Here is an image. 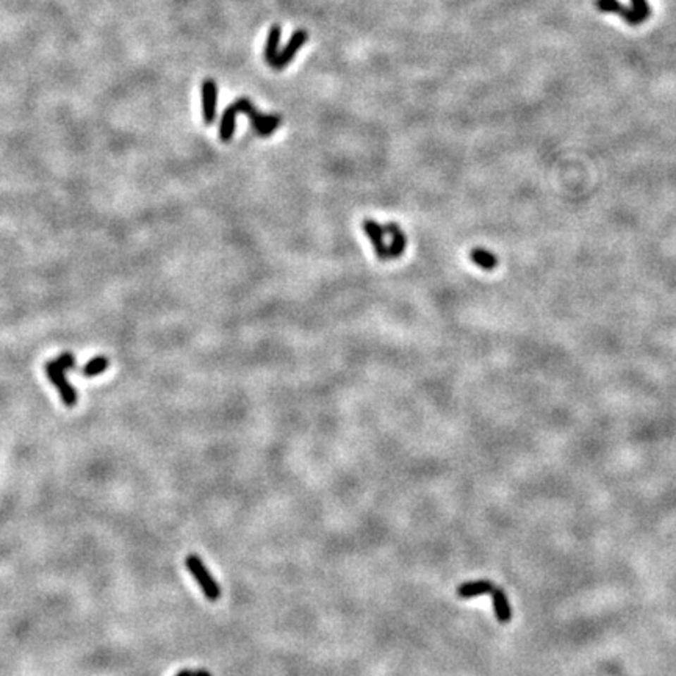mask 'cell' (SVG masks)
Listing matches in <instances>:
<instances>
[{
	"label": "cell",
	"instance_id": "17",
	"mask_svg": "<svg viewBox=\"0 0 676 676\" xmlns=\"http://www.w3.org/2000/svg\"><path fill=\"white\" fill-rule=\"evenodd\" d=\"M193 676H211V675H210L207 670H204V668H202V670L193 672Z\"/></svg>",
	"mask_w": 676,
	"mask_h": 676
},
{
	"label": "cell",
	"instance_id": "11",
	"mask_svg": "<svg viewBox=\"0 0 676 676\" xmlns=\"http://www.w3.org/2000/svg\"><path fill=\"white\" fill-rule=\"evenodd\" d=\"M469 259H472V262L474 263L476 266L486 269V271L495 269L496 265H498L496 255L492 254L490 251H487V249H484V247L472 249V252H469Z\"/></svg>",
	"mask_w": 676,
	"mask_h": 676
},
{
	"label": "cell",
	"instance_id": "10",
	"mask_svg": "<svg viewBox=\"0 0 676 676\" xmlns=\"http://www.w3.org/2000/svg\"><path fill=\"white\" fill-rule=\"evenodd\" d=\"M492 595H493V608H495V614H496L498 622H501V623L510 622V618H512V609H510V606H509V601H508L506 594H504L501 589L495 587V589L492 590Z\"/></svg>",
	"mask_w": 676,
	"mask_h": 676
},
{
	"label": "cell",
	"instance_id": "6",
	"mask_svg": "<svg viewBox=\"0 0 676 676\" xmlns=\"http://www.w3.org/2000/svg\"><path fill=\"white\" fill-rule=\"evenodd\" d=\"M595 6L600 11L618 14V16L625 19L629 25H639V24L644 23V19L640 18L634 10L622 5L620 2H618V0H595Z\"/></svg>",
	"mask_w": 676,
	"mask_h": 676
},
{
	"label": "cell",
	"instance_id": "15",
	"mask_svg": "<svg viewBox=\"0 0 676 676\" xmlns=\"http://www.w3.org/2000/svg\"><path fill=\"white\" fill-rule=\"evenodd\" d=\"M631 4H632V10H634L644 20L650 18L651 8L646 0H631Z\"/></svg>",
	"mask_w": 676,
	"mask_h": 676
},
{
	"label": "cell",
	"instance_id": "3",
	"mask_svg": "<svg viewBox=\"0 0 676 676\" xmlns=\"http://www.w3.org/2000/svg\"><path fill=\"white\" fill-rule=\"evenodd\" d=\"M46 373H47L49 379L54 382V386L56 387V390H59V393L61 396L63 402H65V405H68V407H74V405L77 404V391L68 382L66 376H65V373H66L65 369H61L59 365H56V362L54 360V362H47V364H46Z\"/></svg>",
	"mask_w": 676,
	"mask_h": 676
},
{
	"label": "cell",
	"instance_id": "7",
	"mask_svg": "<svg viewBox=\"0 0 676 676\" xmlns=\"http://www.w3.org/2000/svg\"><path fill=\"white\" fill-rule=\"evenodd\" d=\"M362 227H364L369 241H371L377 257H379L381 260H390L388 246L383 243V233H386L383 227L381 224H377L376 221H371V219H365V221L362 223Z\"/></svg>",
	"mask_w": 676,
	"mask_h": 676
},
{
	"label": "cell",
	"instance_id": "12",
	"mask_svg": "<svg viewBox=\"0 0 676 676\" xmlns=\"http://www.w3.org/2000/svg\"><path fill=\"white\" fill-rule=\"evenodd\" d=\"M238 111L235 110V106L231 105L227 106L226 111L223 113L221 118V125H219V137L224 141V143H229L233 137L235 132V119H237Z\"/></svg>",
	"mask_w": 676,
	"mask_h": 676
},
{
	"label": "cell",
	"instance_id": "4",
	"mask_svg": "<svg viewBox=\"0 0 676 676\" xmlns=\"http://www.w3.org/2000/svg\"><path fill=\"white\" fill-rule=\"evenodd\" d=\"M307 39H309V33L305 30L295 32L293 35H291L288 44L283 47L282 51H279V54H277L274 61L269 66L274 68V69H283L285 66H288L291 60L295 59V55L297 54V51H300V49L305 44V42H307Z\"/></svg>",
	"mask_w": 676,
	"mask_h": 676
},
{
	"label": "cell",
	"instance_id": "9",
	"mask_svg": "<svg viewBox=\"0 0 676 676\" xmlns=\"http://www.w3.org/2000/svg\"><path fill=\"white\" fill-rule=\"evenodd\" d=\"M495 586L490 581H472V582H465V584H460L457 587V595L460 598H473V596H478L482 594H492V590Z\"/></svg>",
	"mask_w": 676,
	"mask_h": 676
},
{
	"label": "cell",
	"instance_id": "5",
	"mask_svg": "<svg viewBox=\"0 0 676 676\" xmlns=\"http://www.w3.org/2000/svg\"><path fill=\"white\" fill-rule=\"evenodd\" d=\"M218 105V87L215 80H204L202 83V115L205 124H213L216 119Z\"/></svg>",
	"mask_w": 676,
	"mask_h": 676
},
{
	"label": "cell",
	"instance_id": "18",
	"mask_svg": "<svg viewBox=\"0 0 676 676\" xmlns=\"http://www.w3.org/2000/svg\"><path fill=\"white\" fill-rule=\"evenodd\" d=\"M176 676H193V672H191V670H182V672L177 673Z\"/></svg>",
	"mask_w": 676,
	"mask_h": 676
},
{
	"label": "cell",
	"instance_id": "8",
	"mask_svg": "<svg viewBox=\"0 0 676 676\" xmlns=\"http://www.w3.org/2000/svg\"><path fill=\"white\" fill-rule=\"evenodd\" d=\"M383 231L391 235V243L388 245V257L391 259H398L404 254L405 245H407V240H405L404 232L398 227L395 223L387 224L383 227Z\"/></svg>",
	"mask_w": 676,
	"mask_h": 676
},
{
	"label": "cell",
	"instance_id": "2",
	"mask_svg": "<svg viewBox=\"0 0 676 676\" xmlns=\"http://www.w3.org/2000/svg\"><path fill=\"white\" fill-rule=\"evenodd\" d=\"M185 565H187L190 573L193 574V578L196 579L199 587H201L205 598L209 601H218L221 598V589H219V584L210 574L209 568L205 567L201 558L196 556V554H190V556L185 559Z\"/></svg>",
	"mask_w": 676,
	"mask_h": 676
},
{
	"label": "cell",
	"instance_id": "16",
	"mask_svg": "<svg viewBox=\"0 0 676 676\" xmlns=\"http://www.w3.org/2000/svg\"><path fill=\"white\" fill-rule=\"evenodd\" d=\"M55 362L56 365H59L61 369H65V371L75 368V359L70 352H63L61 355H59V359H56Z\"/></svg>",
	"mask_w": 676,
	"mask_h": 676
},
{
	"label": "cell",
	"instance_id": "1",
	"mask_svg": "<svg viewBox=\"0 0 676 676\" xmlns=\"http://www.w3.org/2000/svg\"><path fill=\"white\" fill-rule=\"evenodd\" d=\"M232 105L238 113H243V115H246L249 119H251L254 130L257 132L260 137H269V135L274 133L281 127V123H282L281 116L262 115V113H259L257 109H255L254 104L246 97L238 99V101Z\"/></svg>",
	"mask_w": 676,
	"mask_h": 676
},
{
	"label": "cell",
	"instance_id": "14",
	"mask_svg": "<svg viewBox=\"0 0 676 676\" xmlns=\"http://www.w3.org/2000/svg\"><path fill=\"white\" fill-rule=\"evenodd\" d=\"M106 368H109V359L104 357V355H99V357L91 359L88 364L83 367L82 373L85 377H94L97 374L104 373Z\"/></svg>",
	"mask_w": 676,
	"mask_h": 676
},
{
	"label": "cell",
	"instance_id": "13",
	"mask_svg": "<svg viewBox=\"0 0 676 676\" xmlns=\"http://www.w3.org/2000/svg\"><path fill=\"white\" fill-rule=\"evenodd\" d=\"M281 37H282V28L279 24H276L271 27L269 30L268 39H266V46H265V59L266 61L271 65L274 59L279 54V44H281Z\"/></svg>",
	"mask_w": 676,
	"mask_h": 676
}]
</instances>
